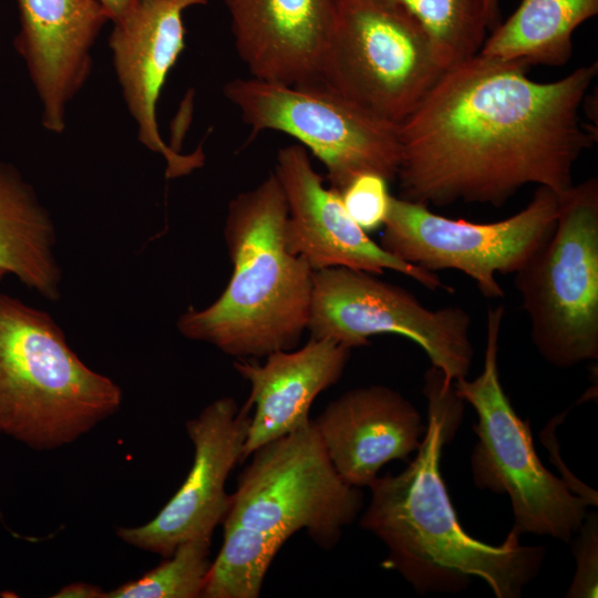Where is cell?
Returning <instances> with one entry per match:
<instances>
[{"instance_id":"obj_20","label":"cell","mask_w":598,"mask_h":598,"mask_svg":"<svg viewBox=\"0 0 598 598\" xmlns=\"http://www.w3.org/2000/svg\"><path fill=\"white\" fill-rule=\"evenodd\" d=\"M597 13L598 0H520L492 30L480 54L529 66H561L571 56L574 32Z\"/></svg>"},{"instance_id":"obj_25","label":"cell","mask_w":598,"mask_h":598,"mask_svg":"<svg viewBox=\"0 0 598 598\" xmlns=\"http://www.w3.org/2000/svg\"><path fill=\"white\" fill-rule=\"evenodd\" d=\"M105 592L96 585L86 582L70 584L52 597L55 598H104Z\"/></svg>"},{"instance_id":"obj_3","label":"cell","mask_w":598,"mask_h":598,"mask_svg":"<svg viewBox=\"0 0 598 598\" xmlns=\"http://www.w3.org/2000/svg\"><path fill=\"white\" fill-rule=\"evenodd\" d=\"M288 208L270 173L228 204L224 238L233 264L221 295L177 320L182 336L238 359L293 349L307 331L313 270L286 243Z\"/></svg>"},{"instance_id":"obj_26","label":"cell","mask_w":598,"mask_h":598,"mask_svg":"<svg viewBox=\"0 0 598 598\" xmlns=\"http://www.w3.org/2000/svg\"><path fill=\"white\" fill-rule=\"evenodd\" d=\"M113 22L123 17L137 0H97Z\"/></svg>"},{"instance_id":"obj_4","label":"cell","mask_w":598,"mask_h":598,"mask_svg":"<svg viewBox=\"0 0 598 598\" xmlns=\"http://www.w3.org/2000/svg\"><path fill=\"white\" fill-rule=\"evenodd\" d=\"M121 388L90 369L45 311L0 293V434L45 451L115 413Z\"/></svg>"},{"instance_id":"obj_15","label":"cell","mask_w":598,"mask_h":598,"mask_svg":"<svg viewBox=\"0 0 598 598\" xmlns=\"http://www.w3.org/2000/svg\"><path fill=\"white\" fill-rule=\"evenodd\" d=\"M17 1L16 48L42 104L44 127L61 133L68 104L91 72V49L110 17L97 0Z\"/></svg>"},{"instance_id":"obj_8","label":"cell","mask_w":598,"mask_h":598,"mask_svg":"<svg viewBox=\"0 0 598 598\" xmlns=\"http://www.w3.org/2000/svg\"><path fill=\"white\" fill-rule=\"evenodd\" d=\"M445 70L416 19L394 0H336L319 82L364 112L401 125Z\"/></svg>"},{"instance_id":"obj_14","label":"cell","mask_w":598,"mask_h":598,"mask_svg":"<svg viewBox=\"0 0 598 598\" xmlns=\"http://www.w3.org/2000/svg\"><path fill=\"white\" fill-rule=\"evenodd\" d=\"M208 0H137L113 21L110 48L128 112L137 126V138L167 162V175L190 173L203 155H182L168 146L157 123V103L167 75L185 48L183 14Z\"/></svg>"},{"instance_id":"obj_10","label":"cell","mask_w":598,"mask_h":598,"mask_svg":"<svg viewBox=\"0 0 598 598\" xmlns=\"http://www.w3.org/2000/svg\"><path fill=\"white\" fill-rule=\"evenodd\" d=\"M346 267L315 270L307 331L349 349L378 334L415 342L446 384L466 378L474 350L471 316L461 307L429 309L406 289Z\"/></svg>"},{"instance_id":"obj_18","label":"cell","mask_w":598,"mask_h":598,"mask_svg":"<svg viewBox=\"0 0 598 598\" xmlns=\"http://www.w3.org/2000/svg\"><path fill=\"white\" fill-rule=\"evenodd\" d=\"M351 349L328 339L310 340L298 350L276 351L264 364L245 359L235 370L249 382L245 408L255 406L241 452V461L261 445L310 421L313 400L343 374Z\"/></svg>"},{"instance_id":"obj_9","label":"cell","mask_w":598,"mask_h":598,"mask_svg":"<svg viewBox=\"0 0 598 598\" xmlns=\"http://www.w3.org/2000/svg\"><path fill=\"white\" fill-rule=\"evenodd\" d=\"M224 95L252 135L270 130L298 140L321 161L338 192L364 173L396 179L400 125L370 115L320 82L288 85L238 78L225 84Z\"/></svg>"},{"instance_id":"obj_2","label":"cell","mask_w":598,"mask_h":598,"mask_svg":"<svg viewBox=\"0 0 598 598\" xmlns=\"http://www.w3.org/2000/svg\"><path fill=\"white\" fill-rule=\"evenodd\" d=\"M424 394L429 420L417 454L399 474L388 473L369 485L371 502L360 525L388 547L382 566L401 574L419 594L458 592L480 578L497 598H518L538 575L545 548L522 545L514 528L499 545L462 528L440 458L464 401L433 367L425 374Z\"/></svg>"},{"instance_id":"obj_27","label":"cell","mask_w":598,"mask_h":598,"mask_svg":"<svg viewBox=\"0 0 598 598\" xmlns=\"http://www.w3.org/2000/svg\"><path fill=\"white\" fill-rule=\"evenodd\" d=\"M487 18L489 30L499 23L498 0H486Z\"/></svg>"},{"instance_id":"obj_21","label":"cell","mask_w":598,"mask_h":598,"mask_svg":"<svg viewBox=\"0 0 598 598\" xmlns=\"http://www.w3.org/2000/svg\"><path fill=\"white\" fill-rule=\"evenodd\" d=\"M394 1L420 23L444 70L477 55L487 38L486 0Z\"/></svg>"},{"instance_id":"obj_24","label":"cell","mask_w":598,"mask_h":598,"mask_svg":"<svg viewBox=\"0 0 598 598\" xmlns=\"http://www.w3.org/2000/svg\"><path fill=\"white\" fill-rule=\"evenodd\" d=\"M574 542L576 571L566 594L568 598L597 597L598 588V520L596 513L587 515Z\"/></svg>"},{"instance_id":"obj_19","label":"cell","mask_w":598,"mask_h":598,"mask_svg":"<svg viewBox=\"0 0 598 598\" xmlns=\"http://www.w3.org/2000/svg\"><path fill=\"white\" fill-rule=\"evenodd\" d=\"M55 228L33 188L0 163V268L49 301L61 297Z\"/></svg>"},{"instance_id":"obj_1","label":"cell","mask_w":598,"mask_h":598,"mask_svg":"<svg viewBox=\"0 0 598 598\" xmlns=\"http://www.w3.org/2000/svg\"><path fill=\"white\" fill-rule=\"evenodd\" d=\"M519 60L480 53L443 72L399 126L401 198L425 206L504 205L536 184L558 195L596 141L580 109L597 62L537 82Z\"/></svg>"},{"instance_id":"obj_6","label":"cell","mask_w":598,"mask_h":598,"mask_svg":"<svg viewBox=\"0 0 598 598\" xmlns=\"http://www.w3.org/2000/svg\"><path fill=\"white\" fill-rule=\"evenodd\" d=\"M223 520L279 551L305 529L322 548L339 540L362 507L359 487L334 470L310 420L250 455Z\"/></svg>"},{"instance_id":"obj_11","label":"cell","mask_w":598,"mask_h":598,"mask_svg":"<svg viewBox=\"0 0 598 598\" xmlns=\"http://www.w3.org/2000/svg\"><path fill=\"white\" fill-rule=\"evenodd\" d=\"M559 195L538 186L525 208L494 223H472L433 213L392 196L381 247L429 271L454 269L471 278L487 299L505 296L496 276L515 274L554 230Z\"/></svg>"},{"instance_id":"obj_28","label":"cell","mask_w":598,"mask_h":598,"mask_svg":"<svg viewBox=\"0 0 598 598\" xmlns=\"http://www.w3.org/2000/svg\"><path fill=\"white\" fill-rule=\"evenodd\" d=\"M4 275H6V272L0 268V281L2 280Z\"/></svg>"},{"instance_id":"obj_16","label":"cell","mask_w":598,"mask_h":598,"mask_svg":"<svg viewBox=\"0 0 598 598\" xmlns=\"http://www.w3.org/2000/svg\"><path fill=\"white\" fill-rule=\"evenodd\" d=\"M236 51L251 78L288 85L319 82L336 0H224Z\"/></svg>"},{"instance_id":"obj_7","label":"cell","mask_w":598,"mask_h":598,"mask_svg":"<svg viewBox=\"0 0 598 598\" xmlns=\"http://www.w3.org/2000/svg\"><path fill=\"white\" fill-rule=\"evenodd\" d=\"M534 346L558 368L598 358V179L559 195L553 233L515 272Z\"/></svg>"},{"instance_id":"obj_17","label":"cell","mask_w":598,"mask_h":598,"mask_svg":"<svg viewBox=\"0 0 598 598\" xmlns=\"http://www.w3.org/2000/svg\"><path fill=\"white\" fill-rule=\"evenodd\" d=\"M312 424L339 476L355 487L369 486L384 464L406 460L425 431L415 406L384 385L347 391Z\"/></svg>"},{"instance_id":"obj_5","label":"cell","mask_w":598,"mask_h":598,"mask_svg":"<svg viewBox=\"0 0 598 598\" xmlns=\"http://www.w3.org/2000/svg\"><path fill=\"white\" fill-rule=\"evenodd\" d=\"M505 308L491 307L486 318V347L480 375L454 382L458 396L475 410L477 443L471 455L477 488L508 495L514 526L519 534L546 535L569 542L597 504L570 491L538 458L528 421L512 406L499 381L497 354Z\"/></svg>"},{"instance_id":"obj_12","label":"cell","mask_w":598,"mask_h":598,"mask_svg":"<svg viewBox=\"0 0 598 598\" xmlns=\"http://www.w3.org/2000/svg\"><path fill=\"white\" fill-rule=\"evenodd\" d=\"M274 173L287 202V247L313 271L346 267L380 275L392 270L431 291H453L436 272L405 262L374 243L348 214L340 193L324 186L302 145L280 148Z\"/></svg>"},{"instance_id":"obj_22","label":"cell","mask_w":598,"mask_h":598,"mask_svg":"<svg viewBox=\"0 0 598 598\" xmlns=\"http://www.w3.org/2000/svg\"><path fill=\"white\" fill-rule=\"evenodd\" d=\"M212 539L192 538L141 578L105 592L104 598H196L202 597L212 561Z\"/></svg>"},{"instance_id":"obj_23","label":"cell","mask_w":598,"mask_h":598,"mask_svg":"<svg viewBox=\"0 0 598 598\" xmlns=\"http://www.w3.org/2000/svg\"><path fill=\"white\" fill-rule=\"evenodd\" d=\"M388 183L378 174L364 173L339 192L348 214L367 233L383 227L388 218L392 199Z\"/></svg>"},{"instance_id":"obj_13","label":"cell","mask_w":598,"mask_h":598,"mask_svg":"<svg viewBox=\"0 0 598 598\" xmlns=\"http://www.w3.org/2000/svg\"><path fill=\"white\" fill-rule=\"evenodd\" d=\"M249 410L225 396L187 421L194 445L192 468L179 489L148 523L117 529L118 537L140 549L169 557L183 542L209 538L229 506L226 480L240 461L250 423Z\"/></svg>"}]
</instances>
